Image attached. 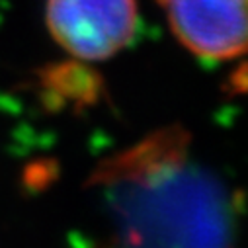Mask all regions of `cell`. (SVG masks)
Returning a JSON list of instances; mask_svg holds the SVG:
<instances>
[{"label":"cell","instance_id":"obj_2","mask_svg":"<svg viewBox=\"0 0 248 248\" xmlns=\"http://www.w3.org/2000/svg\"><path fill=\"white\" fill-rule=\"evenodd\" d=\"M45 24L71 57L106 61L133 41L137 0H47Z\"/></svg>","mask_w":248,"mask_h":248},{"label":"cell","instance_id":"obj_3","mask_svg":"<svg viewBox=\"0 0 248 248\" xmlns=\"http://www.w3.org/2000/svg\"><path fill=\"white\" fill-rule=\"evenodd\" d=\"M176 39L205 61L248 55V0H160Z\"/></svg>","mask_w":248,"mask_h":248},{"label":"cell","instance_id":"obj_1","mask_svg":"<svg viewBox=\"0 0 248 248\" xmlns=\"http://www.w3.org/2000/svg\"><path fill=\"white\" fill-rule=\"evenodd\" d=\"M117 232L137 244H227L232 227L223 186L188 153L180 129H162L96 174Z\"/></svg>","mask_w":248,"mask_h":248}]
</instances>
